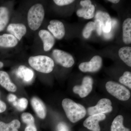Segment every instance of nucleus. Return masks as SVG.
<instances>
[{
    "label": "nucleus",
    "mask_w": 131,
    "mask_h": 131,
    "mask_svg": "<svg viewBox=\"0 0 131 131\" xmlns=\"http://www.w3.org/2000/svg\"><path fill=\"white\" fill-rule=\"evenodd\" d=\"M62 106L68 119L72 123H76L81 119L86 114L84 106L69 98L64 99Z\"/></svg>",
    "instance_id": "f257e3e1"
},
{
    "label": "nucleus",
    "mask_w": 131,
    "mask_h": 131,
    "mask_svg": "<svg viewBox=\"0 0 131 131\" xmlns=\"http://www.w3.org/2000/svg\"><path fill=\"white\" fill-rule=\"evenodd\" d=\"M28 62L33 69L46 74L51 72L54 67V61L50 57L43 55L30 57Z\"/></svg>",
    "instance_id": "f03ea898"
},
{
    "label": "nucleus",
    "mask_w": 131,
    "mask_h": 131,
    "mask_svg": "<svg viewBox=\"0 0 131 131\" xmlns=\"http://www.w3.org/2000/svg\"><path fill=\"white\" fill-rule=\"evenodd\" d=\"M45 15L44 8L40 3L34 5L29 9L27 14V21L31 30H37L40 27L44 19Z\"/></svg>",
    "instance_id": "7ed1b4c3"
},
{
    "label": "nucleus",
    "mask_w": 131,
    "mask_h": 131,
    "mask_svg": "<svg viewBox=\"0 0 131 131\" xmlns=\"http://www.w3.org/2000/svg\"><path fill=\"white\" fill-rule=\"evenodd\" d=\"M106 88L108 93L119 100L127 101L130 97V92L129 90L116 82L112 81L107 82Z\"/></svg>",
    "instance_id": "20e7f679"
},
{
    "label": "nucleus",
    "mask_w": 131,
    "mask_h": 131,
    "mask_svg": "<svg viewBox=\"0 0 131 131\" xmlns=\"http://www.w3.org/2000/svg\"><path fill=\"white\" fill-rule=\"evenodd\" d=\"M113 109L111 101L107 98H102L98 101L96 105L89 107L88 112L90 115H92L98 114L107 113L112 112Z\"/></svg>",
    "instance_id": "39448f33"
},
{
    "label": "nucleus",
    "mask_w": 131,
    "mask_h": 131,
    "mask_svg": "<svg viewBox=\"0 0 131 131\" xmlns=\"http://www.w3.org/2000/svg\"><path fill=\"white\" fill-rule=\"evenodd\" d=\"M52 54L56 62L64 68H70L74 63L73 56L66 52L59 49H54Z\"/></svg>",
    "instance_id": "423d86ee"
},
{
    "label": "nucleus",
    "mask_w": 131,
    "mask_h": 131,
    "mask_svg": "<svg viewBox=\"0 0 131 131\" xmlns=\"http://www.w3.org/2000/svg\"><path fill=\"white\" fill-rule=\"evenodd\" d=\"M93 83V81L91 77H85L81 85H76L73 87V92L74 93L79 95L81 98L86 97L92 91Z\"/></svg>",
    "instance_id": "0eeeda50"
},
{
    "label": "nucleus",
    "mask_w": 131,
    "mask_h": 131,
    "mask_svg": "<svg viewBox=\"0 0 131 131\" xmlns=\"http://www.w3.org/2000/svg\"><path fill=\"white\" fill-rule=\"evenodd\" d=\"M102 59L100 56H94L89 62L82 63L79 65L80 70L84 72H95L101 69Z\"/></svg>",
    "instance_id": "6e6552de"
},
{
    "label": "nucleus",
    "mask_w": 131,
    "mask_h": 131,
    "mask_svg": "<svg viewBox=\"0 0 131 131\" xmlns=\"http://www.w3.org/2000/svg\"><path fill=\"white\" fill-rule=\"evenodd\" d=\"M106 118V115L104 114H98L90 115L84 121L83 126L91 130L100 131L99 122L105 119Z\"/></svg>",
    "instance_id": "1a4fd4ad"
},
{
    "label": "nucleus",
    "mask_w": 131,
    "mask_h": 131,
    "mask_svg": "<svg viewBox=\"0 0 131 131\" xmlns=\"http://www.w3.org/2000/svg\"><path fill=\"white\" fill-rule=\"evenodd\" d=\"M53 36L58 39H61L65 34V29L62 22L57 20H52L47 27Z\"/></svg>",
    "instance_id": "9d476101"
},
{
    "label": "nucleus",
    "mask_w": 131,
    "mask_h": 131,
    "mask_svg": "<svg viewBox=\"0 0 131 131\" xmlns=\"http://www.w3.org/2000/svg\"><path fill=\"white\" fill-rule=\"evenodd\" d=\"M95 19L100 21L103 32L108 33L111 32L112 20L108 13L102 11H98L95 14Z\"/></svg>",
    "instance_id": "9b49d317"
},
{
    "label": "nucleus",
    "mask_w": 131,
    "mask_h": 131,
    "mask_svg": "<svg viewBox=\"0 0 131 131\" xmlns=\"http://www.w3.org/2000/svg\"><path fill=\"white\" fill-rule=\"evenodd\" d=\"M7 31L20 41L26 33L27 28L24 24L12 23L8 26Z\"/></svg>",
    "instance_id": "f8f14e48"
},
{
    "label": "nucleus",
    "mask_w": 131,
    "mask_h": 131,
    "mask_svg": "<svg viewBox=\"0 0 131 131\" xmlns=\"http://www.w3.org/2000/svg\"><path fill=\"white\" fill-rule=\"evenodd\" d=\"M31 103L38 117L41 119H45L47 114V110L43 102L39 98L34 96L31 99Z\"/></svg>",
    "instance_id": "ddd939ff"
},
{
    "label": "nucleus",
    "mask_w": 131,
    "mask_h": 131,
    "mask_svg": "<svg viewBox=\"0 0 131 131\" xmlns=\"http://www.w3.org/2000/svg\"><path fill=\"white\" fill-rule=\"evenodd\" d=\"M39 35L43 42L44 51H49L52 48L55 44L54 36L49 31L41 30L39 32Z\"/></svg>",
    "instance_id": "4468645a"
},
{
    "label": "nucleus",
    "mask_w": 131,
    "mask_h": 131,
    "mask_svg": "<svg viewBox=\"0 0 131 131\" xmlns=\"http://www.w3.org/2000/svg\"><path fill=\"white\" fill-rule=\"evenodd\" d=\"M0 85L10 92H15L17 90V87L11 81L9 75L3 71H0Z\"/></svg>",
    "instance_id": "2eb2a0df"
},
{
    "label": "nucleus",
    "mask_w": 131,
    "mask_h": 131,
    "mask_svg": "<svg viewBox=\"0 0 131 131\" xmlns=\"http://www.w3.org/2000/svg\"><path fill=\"white\" fill-rule=\"evenodd\" d=\"M18 40L10 34H5L0 35V47L4 48H11L16 46L18 43Z\"/></svg>",
    "instance_id": "dca6fc26"
},
{
    "label": "nucleus",
    "mask_w": 131,
    "mask_h": 131,
    "mask_svg": "<svg viewBox=\"0 0 131 131\" xmlns=\"http://www.w3.org/2000/svg\"><path fill=\"white\" fill-rule=\"evenodd\" d=\"M16 75L24 82H29L32 80L34 76V73L32 70L25 66L21 65L18 68Z\"/></svg>",
    "instance_id": "f3484780"
},
{
    "label": "nucleus",
    "mask_w": 131,
    "mask_h": 131,
    "mask_svg": "<svg viewBox=\"0 0 131 131\" xmlns=\"http://www.w3.org/2000/svg\"><path fill=\"white\" fill-rule=\"evenodd\" d=\"M95 10L94 6L91 4L88 6L78 9L77 12V15L79 17L89 19L93 18L94 16Z\"/></svg>",
    "instance_id": "a211bd4d"
},
{
    "label": "nucleus",
    "mask_w": 131,
    "mask_h": 131,
    "mask_svg": "<svg viewBox=\"0 0 131 131\" xmlns=\"http://www.w3.org/2000/svg\"><path fill=\"white\" fill-rule=\"evenodd\" d=\"M123 40L126 44L131 43V19H126L123 24Z\"/></svg>",
    "instance_id": "6ab92c4d"
},
{
    "label": "nucleus",
    "mask_w": 131,
    "mask_h": 131,
    "mask_svg": "<svg viewBox=\"0 0 131 131\" xmlns=\"http://www.w3.org/2000/svg\"><path fill=\"white\" fill-rule=\"evenodd\" d=\"M20 123L18 119H14L8 124L0 121V131H19Z\"/></svg>",
    "instance_id": "aec40b11"
},
{
    "label": "nucleus",
    "mask_w": 131,
    "mask_h": 131,
    "mask_svg": "<svg viewBox=\"0 0 131 131\" xmlns=\"http://www.w3.org/2000/svg\"><path fill=\"white\" fill-rule=\"evenodd\" d=\"M119 56L123 62L126 65L131 67V48L129 47H124L119 49Z\"/></svg>",
    "instance_id": "412c9836"
},
{
    "label": "nucleus",
    "mask_w": 131,
    "mask_h": 131,
    "mask_svg": "<svg viewBox=\"0 0 131 131\" xmlns=\"http://www.w3.org/2000/svg\"><path fill=\"white\" fill-rule=\"evenodd\" d=\"M9 20V12L7 8L0 7V32L4 30Z\"/></svg>",
    "instance_id": "4be33fe9"
},
{
    "label": "nucleus",
    "mask_w": 131,
    "mask_h": 131,
    "mask_svg": "<svg viewBox=\"0 0 131 131\" xmlns=\"http://www.w3.org/2000/svg\"><path fill=\"white\" fill-rule=\"evenodd\" d=\"M124 117L121 115H118L115 118L112 123L111 131H130L123 125Z\"/></svg>",
    "instance_id": "5701e85b"
},
{
    "label": "nucleus",
    "mask_w": 131,
    "mask_h": 131,
    "mask_svg": "<svg viewBox=\"0 0 131 131\" xmlns=\"http://www.w3.org/2000/svg\"><path fill=\"white\" fill-rule=\"evenodd\" d=\"M28 101L26 98H20L13 103V105L16 109L19 111H23L25 110L28 106Z\"/></svg>",
    "instance_id": "b1692460"
},
{
    "label": "nucleus",
    "mask_w": 131,
    "mask_h": 131,
    "mask_svg": "<svg viewBox=\"0 0 131 131\" xmlns=\"http://www.w3.org/2000/svg\"><path fill=\"white\" fill-rule=\"evenodd\" d=\"M95 30V24L93 21H90L85 26L83 31L82 35L84 38L88 39L90 37L91 32Z\"/></svg>",
    "instance_id": "393cba45"
},
{
    "label": "nucleus",
    "mask_w": 131,
    "mask_h": 131,
    "mask_svg": "<svg viewBox=\"0 0 131 131\" xmlns=\"http://www.w3.org/2000/svg\"><path fill=\"white\" fill-rule=\"evenodd\" d=\"M121 83L131 89V73L129 71H126L119 79Z\"/></svg>",
    "instance_id": "a878e982"
},
{
    "label": "nucleus",
    "mask_w": 131,
    "mask_h": 131,
    "mask_svg": "<svg viewBox=\"0 0 131 131\" xmlns=\"http://www.w3.org/2000/svg\"><path fill=\"white\" fill-rule=\"evenodd\" d=\"M21 119L24 123L28 125L35 124V119L33 115L29 113H24L21 116Z\"/></svg>",
    "instance_id": "bb28decb"
},
{
    "label": "nucleus",
    "mask_w": 131,
    "mask_h": 131,
    "mask_svg": "<svg viewBox=\"0 0 131 131\" xmlns=\"http://www.w3.org/2000/svg\"><path fill=\"white\" fill-rule=\"evenodd\" d=\"M74 0H54V2L58 6H64L71 4L74 2Z\"/></svg>",
    "instance_id": "cd10ccee"
},
{
    "label": "nucleus",
    "mask_w": 131,
    "mask_h": 131,
    "mask_svg": "<svg viewBox=\"0 0 131 131\" xmlns=\"http://www.w3.org/2000/svg\"><path fill=\"white\" fill-rule=\"evenodd\" d=\"M94 22L95 24V30H96L97 34L99 35H100L101 34L102 29L101 23L98 19H95Z\"/></svg>",
    "instance_id": "c85d7f7f"
},
{
    "label": "nucleus",
    "mask_w": 131,
    "mask_h": 131,
    "mask_svg": "<svg viewBox=\"0 0 131 131\" xmlns=\"http://www.w3.org/2000/svg\"><path fill=\"white\" fill-rule=\"evenodd\" d=\"M58 131H69L67 125L64 122H60L57 126Z\"/></svg>",
    "instance_id": "c756f323"
},
{
    "label": "nucleus",
    "mask_w": 131,
    "mask_h": 131,
    "mask_svg": "<svg viewBox=\"0 0 131 131\" xmlns=\"http://www.w3.org/2000/svg\"><path fill=\"white\" fill-rule=\"evenodd\" d=\"M7 99L9 102L13 103L17 101V97L15 95L10 94L8 95Z\"/></svg>",
    "instance_id": "7c9ffc66"
},
{
    "label": "nucleus",
    "mask_w": 131,
    "mask_h": 131,
    "mask_svg": "<svg viewBox=\"0 0 131 131\" xmlns=\"http://www.w3.org/2000/svg\"><path fill=\"white\" fill-rule=\"evenodd\" d=\"M25 131H37V128L35 124L28 125L26 127Z\"/></svg>",
    "instance_id": "2f4dec72"
},
{
    "label": "nucleus",
    "mask_w": 131,
    "mask_h": 131,
    "mask_svg": "<svg viewBox=\"0 0 131 131\" xmlns=\"http://www.w3.org/2000/svg\"><path fill=\"white\" fill-rule=\"evenodd\" d=\"M80 5L82 7L88 6L89 5H91V2L90 0H83L80 2Z\"/></svg>",
    "instance_id": "473e14b6"
},
{
    "label": "nucleus",
    "mask_w": 131,
    "mask_h": 131,
    "mask_svg": "<svg viewBox=\"0 0 131 131\" xmlns=\"http://www.w3.org/2000/svg\"><path fill=\"white\" fill-rule=\"evenodd\" d=\"M6 103L1 100H0V113L4 112L6 109Z\"/></svg>",
    "instance_id": "72a5a7b5"
},
{
    "label": "nucleus",
    "mask_w": 131,
    "mask_h": 131,
    "mask_svg": "<svg viewBox=\"0 0 131 131\" xmlns=\"http://www.w3.org/2000/svg\"><path fill=\"white\" fill-rule=\"evenodd\" d=\"M112 33L111 32L108 33H104V37L106 39H110L112 37Z\"/></svg>",
    "instance_id": "f704fd0d"
},
{
    "label": "nucleus",
    "mask_w": 131,
    "mask_h": 131,
    "mask_svg": "<svg viewBox=\"0 0 131 131\" xmlns=\"http://www.w3.org/2000/svg\"><path fill=\"white\" fill-rule=\"evenodd\" d=\"M117 21H116L115 20L113 19L112 20V28H114L115 26L117 25Z\"/></svg>",
    "instance_id": "c9c22d12"
},
{
    "label": "nucleus",
    "mask_w": 131,
    "mask_h": 131,
    "mask_svg": "<svg viewBox=\"0 0 131 131\" xmlns=\"http://www.w3.org/2000/svg\"><path fill=\"white\" fill-rule=\"evenodd\" d=\"M108 1L110 2L113 3H115V4H116V3H118L120 1L119 0H108Z\"/></svg>",
    "instance_id": "e433bc0d"
},
{
    "label": "nucleus",
    "mask_w": 131,
    "mask_h": 131,
    "mask_svg": "<svg viewBox=\"0 0 131 131\" xmlns=\"http://www.w3.org/2000/svg\"><path fill=\"white\" fill-rule=\"evenodd\" d=\"M3 66H4V64H3V63L2 62H1V61H0V69L3 68Z\"/></svg>",
    "instance_id": "4c0bfd02"
}]
</instances>
